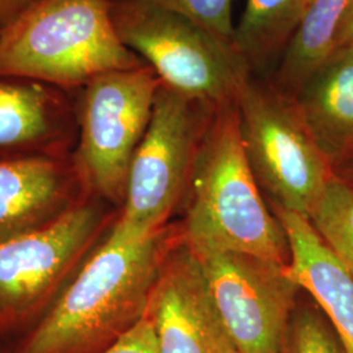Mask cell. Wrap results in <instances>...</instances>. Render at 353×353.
<instances>
[{
    "instance_id": "obj_1",
    "label": "cell",
    "mask_w": 353,
    "mask_h": 353,
    "mask_svg": "<svg viewBox=\"0 0 353 353\" xmlns=\"http://www.w3.org/2000/svg\"><path fill=\"white\" fill-rule=\"evenodd\" d=\"M183 241L195 254L233 252L290 265L288 237L248 161L237 105L214 108L190 174Z\"/></svg>"
},
{
    "instance_id": "obj_2",
    "label": "cell",
    "mask_w": 353,
    "mask_h": 353,
    "mask_svg": "<svg viewBox=\"0 0 353 353\" xmlns=\"http://www.w3.org/2000/svg\"><path fill=\"white\" fill-rule=\"evenodd\" d=\"M170 241L109 234L17 353H101L147 314Z\"/></svg>"
},
{
    "instance_id": "obj_3",
    "label": "cell",
    "mask_w": 353,
    "mask_h": 353,
    "mask_svg": "<svg viewBox=\"0 0 353 353\" xmlns=\"http://www.w3.org/2000/svg\"><path fill=\"white\" fill-rule=\"evenodd\" d=\"M141 63L115 30L112 0H39L0 33V77L68 93Z\"/></svg>"
},
{
    "instance_id": "obj_4",
    "label": "cell",
    "mask_w": 353,
    "mask_h": 353,
    "mask_svg": "<svg viewBox=\"0 0 353 353\" xmlns=\"http://www.w3.org/2000/svg\"><path fill=\"white\" fill-rule=\"evenodd\" d=\"M112 17L127 49L191 100L212 108L234 103L252 76L233 42L183 14L144 0H112Z\"/></svg>"
},
{
    "instance_id": "obj_5",
    "label": "cell",
    "mask_w": 353,
    "mask_h": 353,
    "mask_svg": "<svg viewBox=\"0 0 353 353\" xmlns=\"http://www.w3.org/2000/svg\"><path fill=\"white\" fill-rule=\"evenodd\" d=\"M236 105L243 148L259 188L274 208L309 219L335 169L312 138L293 96L252 76Z\"/></svg>"
},
{
    "instance_id": "obj_6",
    "label": "cell",
    "mask_w": 353,
    "mask_h": 353,
    "mask_svg": "<svg viewBox=\"0 0 353 353\" xmlns=\"http://www.w3.org/2000/svg\"><path fill=\"white\" fill-rule=\"evenodd\" d=\"M214 109L161 83L150 125L130 164L125 208L112 234L138 241L164 230L188 190L195 152Z\"/></svg>"
},
{
    "instance_id": "obj_7",
    "label": "cell",
    "mask_w": 353,
    "mask_h": 353,
    "mask_svg": "<svg viewBox=\"0 0 353 353\" xmlns=\"http://www.w3.org/2000/svg\"><path fill=\"white\" fill-rule=\"evenodd\" d=\"M160 85V77L144 62L102 74L77 90L76 164L90 188L110 201H125L130 164Z\"/></svg>"
},
{
    "instance_id": "obj_8",
    "label": "cell",
    "mask_w": 353,
    "mask_h": 353,
    "mask_svg": "<svg viewBox=\"0 0 353 353\" xmlns=\"http://www.w3.org/2000/svg\"><path fill=\"white\" fill-rule=\"evenodd\" d=\"M195 255L216 313L237 352H285L301 290L290 278L288 265L241 252Z\"/></svg>"
},
{
    "instance_id": "obj_9",
    "label": "cell",
    "mask_w": 353,
    "mask_h": 353,
    "mask_svg": "<svg viewBox=\"0 0 353 353\" xmlns=\"http://www.w3.org/2000/svg\"><path fill=\"white\" fill-rule=\"evenodd\" d=\"M100 225L89 205L0 239V316L32 310L85 250Z\"/></svg>"
},
{
    "instance_id": "obj_10",
    "label": "cell",
    "mask_w": 353,
    "mask_h": 353,
    "mask_svg": "<svg viewBox=\"0 0 353 353\" xmlns=\"http://www.w3.org/2000/svg\"><path fill=\"white\" fill-rule=\"evenodd\" d=\"M147 313L159 353H239L216 313L199 261L185 241L166 252Z\"/></svg>"
},
{
    "instance_id": "obj_11",
    "label": "cell",
    "mask_w": 353,
    "mask_h": 353,
    "mask_svg": "<svg viewBox=\"0 0 353 353\" xmlns=\"http://www.w3.org/2000/svg\"><path fill=\"white\" fill-rule=\"evenodd\" d=\"M290 243L288 274L326 316L345 353H353V276L300 214L274 208Z\"/></svg>"
},
{
    "instance_id": "obj_12",
    "label": "cell",
    "mask_w": 353,
    "mask_h": 353,
    "mask_svg": "<svg viewBox=\"0 0 353 353\" xmlns=\"http://www.w3.org/2000/svg\"><path fill=\"white\" fill-rule=\"evenodd\" d=\"M293 99L332 168L353 163V48L334 51Z\"/></svg>"
},
{
    "instance_id": "obj_13",
    "label": "cell",
    "mask_w": 353,
    "mask_h": 353,
    "mask_svg": "<svg viewBox=\"0 0 353 353\" xmlns=\"http://www.w3.org/2000/svg\"><path fill=\"white\" fill-rule=\"evenodd\" d=\"M68 94L71 93L43 83L0 77L3 159L39 154L37 150L42 152L62 139Z\"/></svg>"
},
{
    "instance_id": "obj_14",
    "label": "cell",
    "mask_w": 353,
    "mask_h": 353,
    "mask_svg": "<svg viewBox=\"0 0 353 353\" xmlns=\"http://www.w3.org/2000/svg\"><path fill=\"white\" fill-rule=\"evenodd\" d=\"M61 188V165L52 156L0 160V239L48 221Z\"/></svg>"
},
{
    "instance_id": "obj_15",
    "label": "cell",
    "mask_w": 353,
    "mask_h": 353,
    "mask_svg": "<svg viewBox=\"0 0 353 353\" xmlns=\"http://www.w3.org/2000/svg\"><path fill=\"white\" fill-rule=\"evenodd\" d=\"M353 0H309L303 20L279 61L271 81L294 96L306 79L336 50L341 26Z\"/></svg>"
},
{
    "instance_id": "obj_16",
    "label": "cell",
    "mask_w": 353,
    "mask_h": 353,
    "mask_svg": "<svg viewBox=\"0 0 353 353\" xmlns=\"http://www.w3.org/2000/svg\"><path fill=\"white\" fill-rule=\"evenodd\" d=\"M309 0H248L233 45L252 72L279 62L303 20Z\"/></svg>"
},
{
    "instance_id": "obj_17",
    "label": "cell",
    "mask_w": 353,
    "mask_h": 353,
    "mask_svg": "<svg viewBox=\"0 0 353 353\" xmlns=\"http://www.w3.org/2000/svg\"><path fill=\"white\" fill-rule=\"evenodd\" d=\"M307 220L353 276L352 185L335 174Z\"/></svg>"
},
{
    "instance_id": "obj_18",
    "label": "cell",
    "mask_w": 353,
    "mask_h": 353,
    "mask_svg": "<svg viewBox=\"0 0 353 353\" xmlns=\"http://www.w3.org/2000/svg\"><path fill=\"white\" fill-rule=\"evenodd\" d=\"M285 353L345 352L319 309L300 307L290 319Z\"/></svg>"
},
{
    "instance_id": "obj_19",
    "label": "cell",
    "mask_w": 353,
    "mask_h": 353,
    "mask_svg": "<svg viewBox=\"0 0 353 353\" xmlns=\"http://www.w3.org/2000/svg\"><path fill=\"white\" fill-rule=\"evenodd\" d=\"M165 10L183 14L217 37L233 42V0H144Z\"/></svg>"
},
{
    "instance_id": "obj_20",
    "label": "cell",
    "mask_w": 353,
    "mask_h": 353,
    "mask_svg": "<svg viewBox=\"0 0 353 353\" xmlns=\"http://www.w3.org/2000/svg\"><path fill=\"white\" fill-rule=\"evenodd\" d=\"M101 353H159L156 331L148 313Z\"/></svg>"
},
{
    "instance_id": "obj_21",
    "label": "cell",
    "mask_w": 353,
    "mask_h": 353,
    "mask_svg": "<svg viewBox=\"0 0 353 353\" xmlns=\"http://www.w3.org/2000/svg\"><path fill=\"white\" fill-rule=\"evenodd\" d=\"M39 0H0V33L32 8Z\"/></svg>"
},
{
    "instance_id": "obj_22",
    "label": "cell",
    "mask_w": 353,
    "mask_h": 353,
    "mask_svg": "<svg viewBox=\"0 0 353 353\" xmlns=\"http://www.w3.org/2000/svg\"><path fill=\"white\" fill-rule=\"evenodd\" d=\"M344 46L353 48V3L341 26V33L338 38V48H344Z\"/></svg>"
},
{
    "instance_id": "obj_23",
    "label": "cell",
    "mask_w": 353,
    "mask_h": 353,
    "mask_svg": "<svg viewBox=\"0 0 353 353\" xmlns=\"http://www.w3.org/2000/svg\"><path fill=\"white\" fill-rule=\"evenodd\" d=\"M335 174L341 176V179H344L345 182L351 183L353 186V163L344 165V166H341L339 169H336Z\"/></svg>"
},
{
    "instance_id": "obj_24",
    "label": "cell",
    "mask_w": 353,
    "mask_h": 353,
    "mask_svg": "<svg viewBox=\"0 0 353 353\" xmlns=\"http://www.w3.org/2000/svg\"><path fill=\"white\" fill-rule=\"evenodd\" d=\"M284 353H285V352H284Z\"/></svg>"
}]
</instances>
